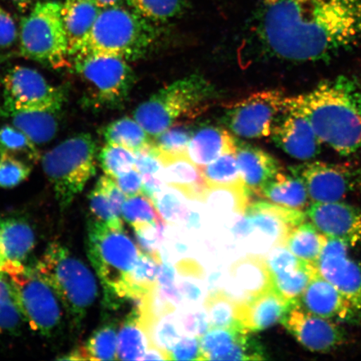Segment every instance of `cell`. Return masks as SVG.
Wrapping results in <instances>:
<instances>
[{
	"label": "cell",
	"instance_id": "cell-56",
	"mask_svg": "<svg viewBox=\"0 0 361 361\" xmlns=\"http://www.w3.org/2000/svg\"><path fill=\"white\" fill-rule=\"evenodd\" d=\"M1 219L0 218V224H1ZM11 264L8 263L4 255L1 239H0V272L6 274L8 269H10Z\"/></svg>",
	"mask_w": 361,
	"mask_h": 361
},
{
	"label": "cell",
	"instance_id": "cell-41",
	"mask_svg": "<svg viewBox=\"0 0 361 361\" xmlns=\"http://www.w3.org/2000/svg\"><path fill=\"white\" fill-rule=\"evenodd\" d=\"M121 214L134 229L165 222L157 209L154 202L142 192L126 198Z\"/></svg>",
	"mask_w": 361,
	"mask_h": 361
},
{
	"label": "cell",
	"instance_id": "cell-11",
	"mask_svg": "<svg viewBox=\"0 0 361 361\" xmlns=\"http://www.w3.org/2000/svg\"><path fill=\"white\" fill-rule=\"evenodd\" d=\"M288 97L281 90H265L228 104L223 123L238 137L258 139L270 137L286 110Z\"/></svg>",
	"mask_w": 361,
	"mask_h": 361
},
{
	"label": "cell",
	"instance_id": "cell-36",
	"mask_svg": "<svg viewBox=\"0 0 361 361\" xmlns=\"http://www.w3.org/2000/svg\"><path fill=\"white\" fill-rule=\"evenodd\" d=\"M161 260L142 251L132 272L128 278L130 298L142 301L143 298L158 286L157 275Z\"/></svg>",
	"mask_w": 361,
	"mask_h": 361
},
{
	"label": "cell",
	"instance_id": "cell-43",
	"mask_svg": "<svg viewBox=\"0 0 361 361\" xmlns=\"http://www.w3.org/2000/svg\"><path fill=\"white\" fill-rule=\"evenodd\" d=\"M24 322L11 279L0 272V334L16 331Z\"/></svg>",
	"mask_w": 361,
	"mask_h": 361
},
{
	"label": "cell",
	"instance_id": "cell-47",
	"mask_svg": "<svg viewBox=\"0 0 361 361\" xmlns=\"http://www.w3.org/2000/svg\"><path fill=\"white\" fill-rule=\"evenodd\" d=\"M30 173L31 165L15 157L0 155V188L19 186Z\"/></svg>",
	"mask_w": 361,
	"mask_h": 361
},
{
	"label": "cell",
	"instance_id": "cell-25",
	"mask_svg": "<svg viewBox=\"0 0 361 361\" xmlns=\"http://www.w3.org/2000/svg\"><path fill=\"white\" fill-rule=\"evenodd\" d=\"M238 142L227 130L205 126L193 133L187 155L193 164L204 168L226 153L237 152Z\"/></svg>",
	"mask_w": 361,
	"mask_h": 361
},
{
	"label": "cell",
	"instance_id": "cell-50",
	"mask_svg": "<svg viewBox=\"0 0 361 361\" xmlns=\"http://www.w3.org/2000/svg\"><path fill=\"white\" fill-rule=\"evenodd\" d=\"M200 338L184 336L170 353V360H197Z\"/></svg>",
	"mask_w": 361,
	"mask_h": 361
},
{
	"label": "cell",
	"instance_id": "cell-13",
	"mask_svg": "<svg viewBox=\"0 0 361 361\" xmlns=\"http://www.w3.org/2000/svg\"><path fill=\"white\" fill-rule=\"evenodd\" d=\"M245 216L250 224L247 238L251 250L260 256L267 255L275 246L286 245L288 234L306 219L301 210L264 201L250 203Z\"/></svg>",
	"mask_w": 361,
	"mask_h": 361
},
{
	"label": "cell",
	"instance_id": "cell-10",
	"mask_svg": "<svg viewBox=\"0 0 361 361\" xmlns=\"http://www.w3.org/2000/svg\"><path fill=\"white\" fill-rule=\"evenodd\" d=\"M6 274L25 322L40 335L51 336L61 326L64 311L52 288L26 265L13 264Z\"/></svg>",
	"mask_w": 361,
	"mask_h": 361
},
{
	"label": "cell",
	"instance_id": "cell-31",
	"mask_svg": "<svg viewBox=\"0 0 361 361\" xmlns=\"http://www.w3.org/2000/svg\"><path fill=\"white\" fill-rule=\"evenodd\" d=\"M283 171L266 185L261 196L275 204L301 210L308 206L309 194L305 185L295 175Z\"/></svg>",
	"mask_w": 361,
	"mask_h": 361
},
{
	"label": "cell",
	"instance_id": "cell-55",
	"mask_svg": "<svg viewBox=\"0 0 361 361\" xmlns=\"http://www.w3.org/2000/svg\"><path fill=\"white\" fill-rule=\"evenodd\" d=\"M90 1L96 4L101 10H104V8L120 6L123 0H90Z\"/></svg>",
	"mask_w": 361,
	"mask_h": 361
},
{
	"label": "cell",
	"instance_id": "cell-53",
	"mask_svg": "<svg viewBox=\"0 0 361 361\" xmlns=\"http://www.w3.org/2000/svg\"><path fill=\"white\" fill-rule=\"evenodd\" d=\"M17 27L13 18L0 6V48H8L17 39Z\"/></svg>",
	"mask_w": 361,
	"mask_h": 361
},
{
	"label": "cell",
	"instance_id": "cell-14",
	"mask_svg": "<svg viewBox=\"0 0 361 361\" xmlns=\"http://www.w3.org/2000/svg\"><path fill=\"white\" fill-rule=\"evenodd\" d=\"M291 173L304 183L314 202H338L361 187V174L347 164L308 161L293 168Z\"/></svg>",
	"mask_w": 361,
	"mask_h": 361
},
{
	"label": "cell",
	"instance_id": "cell-40",
	"mask_svg": "<svg viewBox=\"0 0 361 361\" xmlns=\"http://www.w3.org/2000/svg\"><path fill=\"white\" fill-rule=\"evenodd\" d=\"M207 187L238 186L243 183L236 152L226 153L202 169Z\"/></svg>",
	"mask_w": 361,
	"mask_h": 361
},
{
	"label": "cell",
	"instance_id": "cell-16",
	"mask_svg": "<svg viewBox=\"0 0 361 361\" xmlns=\"http://www.w3.org/2000/svg\"><path fill=\"white\" fill-rule=\"evenodd\" d=\"M288 333L310 351L327 353L345 341L342 329L331 319L314 314L301 307L292 306L281 322Z\"/></svg>",
	"mask_w": 361,
	"mask_h": 361
},
{
	"label": "cell",
	"instance_id": "cell-23",
	"mask_svg": "<svg viewBox=\"0 0 361 361\" xmlns=\"http://www.w3.org/2000/svg\"><path fill=\"white\" fill-rule=\"evenodd\" d=\"M164 165V177L168 186L178 189L192 201L204 202L207 185L202 169L187 154L169 155L158 152Z\"/></svg>",
	"mask_w": 361,
	"mask_h": 361
},
{
	"label": "cell",
	"instance_id": "cell-34",
	"mask_svg": "<svg viewBox=\"0 0 361 361\" xmlns=\"http://www.w3.org/2000/svg\"><path fill=\"white\" fill-rule=\"evenodd\" d=\"M106 143L123 147L137 152L150 146L149 135L137 121L123 117L107 125L102 130Z\"/></svg>",
	"mask_w": 361,
	"mask_h": 361
},
{
	"label": "cell",
	"instance_id": "cell-39",
	"mask_svg": "<svg viewBox=\"0 0 361 361\" xmlns=\"http://www.w3.org/2000/svg\"><path fill=\"white\" fill-rule=\"evenodd\" d=\"M237 300L223 291L210 293L203 305L209 329L242 327L237 319Z\"/></svg>",
	"mask_w": 361,
	"mask_h": 361
},
{
	"label": "cell",
	"instance_id": "cell-19",
	"mask_svg": "<svg viewBox=\"0 0 361 361\" xmlns=\"http://www.w3.org/2000/svg\"><path fill=\"white\" fill-rule=\"evenodd\" d=\"M270 137L286 154L305 161L317 156L322 144L309 120L288 102Z\"/></svg>",
	"mask_w": 361,
	"mask_h": 361
},
{
	"label": "cell",
	"instance_id": "cell-1",
	"mask_svg": "<svg viewBox=\"0 0 361 361\" xmlns=\"http://www.w3.org/2000/svg\"><path fill=\"white\" fill-rule=\"evenodd\" d=\"M255 35L271 58L324 60L361 44V0H263Z\"/></svg>",
	"mask_w": 361,
	"mask_h": 361
},
{
	"label": "cell",
	"instance_id": "cell-6",
	"mask_svg": "<svg viewBox=\"0 0 361 361\" xmlns=\"http://www.w3.org/2000/svg\"><path fill=\"white\" fill-rule=\"evenodd\" d=\"M215 89L203 76L191 75L166 85L134 112V118L155 137L185 119L195 118L209 107Z\"/></svg>",
	"mask_w": 361,
	"mask_h": 361
},
{
	"label": "cell",
	"instance_id": "cell-33",
	"mask_svg": "<svg viewBox=\"0 0 361 361\" xmlns=\"http://www.w3.org/2000/svg\"><path fill=\"white\" fill-rule=\"evenodd\" d=\"M327 239L312 223L304 222L288 234L286 245L297 258L306 263L317 265Z\"/></svg>",
	"mask_w": 361,
	"mask_h": 361
},
{
	"label": "cell",
	"instance_id": "cell-22",
	"mask_svg": "<svg viewBox=\"0 0 361 361\" xmlns=\"http://www.w3.org/2000/svg\"><path fill=\"white\" fill-rule=\"evenodd\" d=\"M236 156L243 182L250 194L261 196L266 185L283 171L273 156L248 144L238 142Z\"/></svg>",
	"mask_w": 361,
	"mask_h": 361
},
{
	"label": "cell",
	"instance_id": "cell-17",
	"mask_svg": "<svg viewBox=\"0 0 361 361\" xmlns=\"http://www.w3.org/2000/svg\"><path fill=\"white\" fill-rule=\"evenodd\" d=\"M274 290L291 303H299L311 279L319 274L317 265L297 258L286 245H279L265 255Z\"/></svg>",
	"mask_w": 361,
	"mask_h": 361
},
{
	"label": "cell",
	"instance_id": "cell-54",
	"mask_svg": "<svg viewBox=\"0 0 361 361\" xmlns=\"http://www.w3.org/2000/svg\"><path fill=\"white\" fill-rule=\"evenodd\" d=\"M169 360V356L164 352L156 348L154 346H148L142 360Z\"/></svg>",
	"mask_w": 361,
	"mask_h": 361
},
{
	"label": "cell",
	"instance_id": "cell-18",
	"mask_svg": "<svg viewBox=\"0 0 361 361\" xmlns=\"http://www.w3.org/2000/svg\"><path fill=\"white\" fill-rule=\"evenodd\" d=\"M307 216L319 231L329 238L345 242L350 247L361 241V210L348 203L314 202Z\"/></svg>",
	"mask_w": 361,
	"mask_h": 361
},
{
	"label": "cell",
	"instance_id": "cell-12",
	"mask_svg": "<svg viewBox=\"0 0 361 361\" xmlns=\"http://www.w3.org/2000/svg\"><path fill=\"white\" fill-rule=\"evenodd\" d=\"M0 116L15 111H61L66 102L61 88L49 84L37 71L17 66L4 75Z\"/></svg>",
	"mask_w": 361,
	"mask_h": 361
},
{
	"label": "cell",
	"instance_id": "cell-35",
	"mask_svg": "<svg viewBox=\"0 0 361 361\" xmlns=\"http://www.w3.org/2000/svg\"><path fill=\"white\" fill-rule=\"evenodd\" d=\"M250 195L245 185L207 187L204 202L214 213L243 215L250 204Z\"/></svg>",
	"mask_w": 361,
	"mask_h": 361
},
{
	"label": "cell",
	"instance_id": "cell-46",
	"mask_svg": "<svg viewBox=\"0 0 361 361\" xmlns=\"http://www.w3.org/2000/svg\"><path fill=\"white\" fill-rule=\"evenodd\" d=\"M194 132L191 128L180 124L171 126L152 141V146L161 154H187Z\"/></svg>",
	"mask_w": 361,
	"mask_h": 361
},
{
	"label": "cell",
	"instance_id": "cell-29",
	"mask_svg": "<svg viewBox=\"0 0 361 361\" xmlns=\"http://www.w3.org/2000/svg\"><path fill=\"white\" fill-rule=\"evenodd\" d=\"M141 305L135 306L120 324L117 335L116 360H142L149 340L141 322Z\"/></svg>",
	"mask_w": 361,
	"mask_h": 361
},
{
	"label": "cell",
	"instance_id": "cell-7",
	"mask_svg": "<svg viewBox=\"0 0 361 361\" xmlns=\"http://www.w3.org/2000/svg\"><path fill=\"white\" fill-rule=\"evenodd\" d=\"M97 142L89 133L73 135L43 156L42 169L61 210L69 209L97 173Z\"/></svg>",
	"mask_w": 361,
	"mask_h": 361
},
{
	"label": "cell",
	"instance_id": "cell-32",
	"mask_svg": "<svg viewBox=\"0 0 361 361\" xmlns=\"http://www.w3.org/2000/svg\"><path fill=\"white\" fill-rule=\"evenodd\" d=\"M55 111H15L4 115L11 117V125L27 135L35 145L48 143L56 137L59 121Z\"/></svg>",
	"mask_w": 361,
	"mask_h": 361
},
{
	"label": "cell",
	"instance_id": "cell-49",
	"mask_svg": "<svg viewBox=\"0 0 361 361\" xmlns=\"http://www.w3.org/2000/svg\"><path fill=\"white\" fill-rule=\"evenodd\" d=\"M180 326L188 336L200 338L209 331V319L205 310L191 308L178 314Z\"/></svg>",
	"mask_w": 361,
	"mask_h": 361
},
{
	"label": "cell",
	"instance_id": "cell-28",
	"mask_svg": "<svg viewBox=\"0 0 361 361\" xmlns=\"http://www.w3.org/2000/svg\"><path fill=\"white\" fill-rule=\"evenodd\" d=\"M0 239L8 263L25 265L35 247L36 237L32 226L22 216L1 219Z\"/></svg>",
	"mask_w": 361,
	"mask_h": 361
},
{
	"label": "cell",
	"instance_id": "cell-37",
	"mask_svg": "<svg viewBox=\"0 0 361 361\" xmlns=\"http://www.w3.org/2000/svg\"><path fill=\"white\" fill-rule=\"evenodd\" d=\"M148 340L149 346H154L169 356L175 345L184 336L180 326L178 314L171 313L152 320L144 326Z\"/></svg>",
	"mask_w": 361,
	"mask_h": 361
},
{
	"label": "cell",
	"instance_id": "cell-51",
	"mask_svg": "<svg viewBox=\"0 0 361 361\" xmlns=\"http://www.w3.org/2000/svg\"><path fill=\"white\" fill-rule=\"evenodd\" d=\"M184 278L178 283L180 295L183 302H188L192 305H196L200 301L203 295L200 279L202 277L195 275H182Z\"/></svg>",
	"mask_w": 361,
	"mask_h": 361
},
{
	"label": "cell",
	"instance_id": "cell-52",
	"mask_svg": "<svg viewBox=\"0 0 361 361\" xmlns=\"http://www.w3.org/2000/svg\"><path fill=\"white\" fill-rule=\"evenodd\" d=\"M115 180L126 197H133L142 192V176L135 169L121 174Z\"/></svg>",
	"mask_w": 361,
	"mask_h": 361
},
{
	"label": "cell",
	"instance_id": "cell-5",
	"mask_svg": "<svg viewBox=\"0 0 361 361\" xmlns=\"http://www.w3.org/2000/svg\"><path fill=\"white\" fill-rule=\"evenodd\" d=\"M34 269L56 293L71 322L79 327L98 296L92 270L61 243H51Z\"/></svg>",
	"mask_w": 361,
	"mask_h": 361
},
{
	"label": "cell",
	"instance_id": "cell-38",
	"mask_svg": "<svg viewBox=\"0 0 361 361\" xmlns=\"http://www.w3.org/2000/svg\"><path fill=\"white\" fill-rule=\"evenodd\" d=\"M0 155L17 158L30 165L37 164L42 158L35 144L12 125L0 128Z\"/></svg>",
	"mask_w": 361,
	"mask_h": 361
},
{
	"label": "cell",
	"instance_id": "cell-9",
	"mask_svg": "<svg viewBox=\"0 0 361 361\" xmlns=\"http://www.w3.org/2000/svg\"><path fill=\"white\" fill-rule=\"evenodd\" d=\"M75 67L83 80L89 106L120 107L128 100L134 87L135 74L123 59L92 56L75 58Z\"/></svg>",
	"mask_w": 361,
	"mask_h": 361
},
{
	"label": "cell",
	"instance_id": "cell-3",
	"mask_svg": "<svg viewBox=\"0 0 361 361\" xmlns=\"http://www.w3.org/2000/svg\"><path fill=\"white\" fill-rule=\"evenodd\" d=\"M152 22L121 6L104 8L75 58L105 56L135 61L150 52L157 39Z\"/></svg>",
	"mask_w": 361,
	"mask_h": 361
},
{
	"label": "cell",
	"instance_id": "cell-42",
	"mask_svg": "<svg viewBox=\"0 0 361 361\" xmlns=\"http://www.w3.org/2000/svg\"><path fill=\"white\" fill-rule=\"evenodd\" d=\"M132 10L152 22H166L186 11L187 0H126Z\"/></svg>",
	"mask_w": 361,
	"mask_h": 361
},
{
	"label": "cell",
	"instance_id": "cell-21",
	"mask_svg": "<svg viewBox=\"0 0 361 361\" xmlns=\"http://www.w3.org/2000/svg\"><path fill=\"white\" fill-rule=\"evenodd\" d=\"M300 301L305 310L324 318L350 320L357 313L350 302L319 274L311 279Z\"/></svg>",
	"mask_w": 361,
	"mask_h": 361
},
{
	"label": "cell",
	"instance_id": "cell-45",
	"mask_svg": "<svg viewBox=\"0 0 361 361\" xmlns=\"http://www.w3.org/2000/svg\"><path fill=\"white\" fill-rule=\"evenodd\" d=\"M104 173L112 179L135 169V154L123 147L106 143L98 154Z\"/></svg>",
	"mask_w": 361,
	"mask_h": 361
},
{
	"label": "cell",
	"instance_id": "cell-4",
	"mask_svg": "<svg viewBox=\"0 0 361 361\" xmlns=\"http://www.w3.org/2000/svg\"><path fill=\"white\" fill-rule=\"evenodd\" d=\"M87 233V255L102 282L104 301L107 308L118 310L135 300L129 295L128 278L140 250L124 228L90 220Z\"/></svg>",
	"mask_w": 361,
	"mask_h": 361
},
{
	"label": "cell",
	"instance_id": "cell-48",
	"mask_svg": "<svg viewBox=\"0 0 361 361\" xmlns=\"http://www.w3.org/2000/svg\"><path fill=\"white\" fill-rule=\"evenodd\" d=\"M165 222L144 226L135 230L142 252L161 260L159 248L164 237Z\"/></svg>",
	"mask_w": 361,
	"mask_h": 361
},
{
	"label": "cell",
	"instance_id": "cell-57",
	"mask_svg": "<svg viewBox=\"0 0 361 361\" xmlns=\"http://www.w3.org/2000/svg\"><path fill=\"white\" fill-rule=\"evenodd\" d=\"M11 1L17 7L18 10L25 12L32 4L35 0H11Z\"/></svg>",
	"mask_w": 361,
	"mask_h": 361
},
{
	"label": "cell",
	"instance_id": "cell-27",
	"mask_svg": "<svg viewBox=\"0 0 361 361\" xmlns=\"http://www.w3.org/2000/svg\"><path fill=\"white\" fill-rule=\"evenodd\" d=\"M230 274L241 299L248 301L273 288L264 257L250 255L234 263Z\"/></svg>",
	"mask_w": 361,
	"mask_h": 361
},
{
	"label": "cell",
	"instance_id": "cell-15",
	"mask_svg": "<svg viewBox=\"0 0 361 361\" xmlns=\"http://www.w3.org/2000/svg\"><path fill=\"white\" fill-rule=\"evenodd\" d=\"M348 245L328 238L317 262L319 273L333 284L355 309L361 311V266L349 255Z\"/></svg>",
	"mask_w": 361,
	"mask_h": 361
},
{
	"label": "cell",
	"instance_id": "cell-44",
	"mask_svg": "<svg viewBox=\"0 0 361 361\" xmlns=\"http://www.w3.org/2000/svg\"><path fill=\"white\" fill-rule=\"evenodd\" d=\"M184 197L178 189L168 186L152 201L165 222L180 224L186 222L190 215Z\"/></svg>",
	"mask_w": 361,
	"mask_h": 361
},
{
	"label": "cell",
	"instance_id": "cell-2",
	"mask_svg": "<svg viewBox=\"0 0 361 361\" xmlns=\"http://www.w3.org/2000/svg\"><path fill=\"white\" fill-rule=\"evenodd\" d=\"M288 104L309 120L322 144L341 156L361 147V84L345 75L322 81Z\"/></svg>",
	"mask_w": 361,
	"mask_h": 361
},
{
	"label": "cell",
	"instance_id": "cell-20",
	"mask_svg": "<svg viewBox=\"0 0 361 361\" xmlns=\"http://www.w3.org/2000/svg\"><path fill=\"white\" fill-rule=\"evenodd\" d=\"M237 302V319L248 334L264 331L281 322L297 304L284 299L274 288L250 300Z\"/></svg>",
	"mask_w": 361,
	"mask_h": 361
},
{
	"label": "cell",
	"instance_id": "cell-24",
	"mask_svg": "<svg viewBox=\"0 0 361 361\" xmlns=\"http://www.w3.org/2000/svg\"><path fill=\"white\" fill-rule=\"evenodd\" d=\"M126 198L114 179L102 176L89 195V209L92 214L90 220L111 228H124L121 210Z\"/></svg>",
	"mask_w": 361,
	"mask_h": 361
},
{
	"label": "cell",
	"instance_id": "cell-26",
	"mask_svg": "<svg viewBox=\"0 0 361 361\" xmlns=\"http://www.w3.org/2000/svg\"><path fill=\"white\" fill-rule=\"evenodd\" d=\"M101 11L90 0H66L62 4L61 18L70 57L78 54Z\"/></svg>",
	"mask_w": 361,
	"mask_h": 361
},
{
	"label": "cell",
	"instance_id": "cell-30",
	"mask_svg": "<svg viewBox=\"0 0 361 361\" xmlns=\"http://www.w3.org/2000/svg\"><path fill=\"white\" fill-rule=\"evenodd\" d=\"M118 324L105 322L94 331L84 345H80L61 360H116Z\"/></svg>",
	"mask_w": 361,
	"mask_h": 361
},
{
	"label": "cell",
	"instance_id": "cell-8",
	"mask_svg": "<svg viewBox=\"0 0 361 361\" xmlns=\"http://www.w3.org/2000/svg\"><path fill=\"white\" fill-rule=\"evenodd\" d=\"M61 6L59 2H38L23 18L20 31L23 56L54 69L69 66Z\"/></svg>",
	"mask_w": 361,
	"mask_h": 361
}]
</instances>
